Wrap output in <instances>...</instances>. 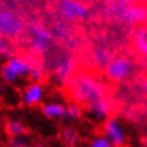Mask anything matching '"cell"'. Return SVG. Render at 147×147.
Segmentation results:
<instances>
[{"label":"cell","mask_w":147,"mask_h":147,"mask_svg":"<svg viewBox=\"0 0 147 147\" xmlns=\"http://www.w3.org/2000/svg\"><path fill=\"white\" fill-rule=\"evenodd\" d=\"M26 56L29 59L30 64H32V70H30V74H29L30 82L42 83V81L45 80V76H46V71H45L44 65L40 63V60L38 59V56H36V54L30 52V53L26 54Z\"/></svg>","instance_id":"obj_15"},{"label":"cell","mask_w":147,"mask_h":147,"mask_svg":"<svg viewBox=\"0 0 147 147\" xmlns=\"http://www.w3.org/2000/svg\"><path fill=\"white\" fill-rule=\"evenodd\" d=\"M74 102L88 106L89 104L107 96V88L96 76L88 71H80L68 83Z\"/></svg>","instance_id":"obj_2"},{"label":"cell","mask_w":147,"mask_h":147,"mask_svg":"<svg viewBox=\"0 0 147 147\" xmlns=\"http://www.w3.org/2000/svg\"><path fill=\"white\" fill-rule=\"evenodd\" d=\"M141 89H142L144 93L147 94V76L142 80V82H141Z\"/></svg>","instance_id":"obj_23"},{"label":"cell","mask_w":147,"mask_h":147,"mask_svg":"<svg viewBox=\"0 0 147 147\" xmlns=\"http://www.w3.org/2000/svg\"><path fill=\"white\" fill-rule=\"evenodd\" d=\"M3 68H4V63L1 62V59H0V80L3 77Z\"/></svg>","instance_id":"obj_24"},{"label":"cell","mask_w":147,"mask_h":147,"mask_svg":"<svg viewBox=\"0 0 147 147\" xmlns=\"http://www.w3.org/2000/svg\"><path fill=\"white\" fill-rule=\"evenodd\" d=\"M4 130L10 138L26 135L27 134V128L23 124V122L16 118H10L6 121L4 124Z\"/></svg>","instance_id":"obj_17"},{"label":"cell","mask_w":147,"mask_h":147,"mask_svg":"<svg viewBox=\"0 0 147 147\" xmlns=\"http://www.w3.org/2000/svg\"><path fill=\"white\" fill-rule=\"evenodd\" d=\"M28 45L30 52L36 56H44L50 52L53 44L52 32L45 24L40 22H32L27 29Z\"/></svg>","instance_id":"obj_3"},{"label":"cell","mask_w":147,"mask_h":147,"mask_svg":"<svg viewBox=\"0 0 147 147\" xmlns=\"http://www.w3.org/2000/svg\"><path fill=\"white\" fill-rule=\"evenodd\" d=\"M113 102L111 99H109L107 96L99 99L94 102L89 104L88 106H86V111H87L89 117L95 121V122H105L112 116L113 112Z\"/></svg>","instance_id":"obj_10"},{"label":"cell","mask_w":147,"mask_h":147,"mask_svg":"<svg viewBox=\"0 0 147 147\" xmlns=\"http://www.w3.org/2000/svg\"><path fill=\"white\" fill-rule=\"evenodd\" d=\"M82 1H84V3L89 4V3H95V1H99V0H82Z\"/></svg>","instance_id":"obj_25"},{"label":"cell","mask_w":147,"mask_h":147,"mask_svg":"<svg viewBox=\"0 0 147 147\" xmlns=\"http://www.w3.org/2000/svg\"><path fill=\"white\" fill-rule=\"evenodd\" d=\"M45 98V87L39 82H29L23 87L21 93V101L28 107L38 106Z\"/></svg>","instance_id":"obj_11"},{"label":"cell","mask_w":147,"mask_h":147,"mask_svg":"<svg viewBox=\"0 0 147 147\" xmlns=\"http://www.w3.org/2000/svg\"><path fill=\"white\" fill-rule=\"evenodd\" d=\"M30 70L32 64L27 56H13L4 62L1 80L6 84L15 86L23 80L29 78Z\"/></svg>","instance_id":"obj_4"},{"label":"cell","mask_w":147,"mask_h":147,"mask_svg":"<svg viewBox=\"0 0 147 147\" xmlns=\"http://www.w3.org/2000/svg\"><path fill=\"white\" fill-rule=\"evenodd\" d=\"M88 147H113L104 135H96L90 140Z\"/></svg>","instance_id":"obj_22"},{"label":"cell","mask_w":147,"mask_h":147,"mask_svg":"<svg viewBox=\"0 0 147 147\" xmlns=\"http://www.w3.org/2000/svg\"><path fill=\"white\" fill-rule=\"evenodd\" d=\"M57 11L62 20L69 23L82 22L90 17V7L82 0H58Z\"/></svg>","instance_id":"obj_6"},{"label":"cell","mask_w":147,"mask_h":147,"mask_svg":"<svg viewBox=\"0 0 147 147\" xmlns=\"http://www.w3.org/2000/svg\"><path fill=\"white\" fill-rule=\"evenodd\" d=\"M41 112L48 119H62L65 117L66 105L59 101H47L41 105Z\"/></svg>","instance_id":"obj_13"},{"label":"cell","mask_w":147,"mask_h":147,"mask_svg":"<svg viewBox=\"0 0 147 147\" xmlns=\"http://www.w3.org/2000/svg\"><path fill=\"white\" fill-rule=\"evenodd\" d=\"M102 135L113 147H123L127 144L128 135L121 118L111 116L102 124Z\"/></svg>","instance_id":"obj_9"},{"label":"cell","mask_w":147,"mask_h":147,"mask_svg":"<svg viewBox=\"0 0 147 147\" xmlns=\"http://www.w3.org/2000/svg\"><path fill=\"white\" fill-rule=\"evenodd\" d=\"M0 7H1V0H0Z\"/></svg>","instance_id":"obj_26"},{"label":"cell","mask_w":147,"mask_h":147,"mask_svg":"<svg viewBox=\"0 0 147 147\" xmlns=\"http://www.w3.org/2000/svg\"><path fill=\"white\" fill-rule=\"evenodd\" d=\"M133 44L136 52L147 58V27H140L135 30L133 36Z\"/></svg>","instance_id":"obj_16"},{"label":"cell","mask_w":147,"mask_h":147,"mask_svg":"<svg viewBox=\"0 0 147 147\" xmlns=\"http://www.w3.org/2000/svg\"><path fill=\"white\" fill-rule=\"evenodd\" d=\"M100 12L105 20L124 26L147 23V5L135 0H104Z\"/></svg>","instance_id":"obj_1"},{"label":"cell","mask_w":147,"mask_h":147,"mask_svg":"<svg viewBox=\"0 0 147 147\" xmlns=\"http://www.w3.org/2000/svg\"><path fill=\"white\" fill-rule=\"evenodd\" d=\"M26 26L17 11L7 6L0 7V36L9 40L18 39L23 35Z\"/></svg>","instance_id":"obj_5"},{"label":"cell","mask_w":147,"mask_h":147,"mask_svg":"<svg viewBox=\"0 0 147 147\" xmlns=\"http://www.w3.org/2000/svg\"><path fill=\"white\" fill-rule=\"evenodd\" d=\"M30 139L26 135H20V136H13L10 138L9 140V147H30Z\"/></svg>","instance_id":"obj_21"},{"label":"cell","mask_w":147,"mask_h":147,"mask_svg":"<svg viewBox=\"0 0 147 147\" xmlns=\"http://www.w3.org/2000/svg\"><path fill=\"white\" fill-rule=\"evenodd\" d=\"M113 59V54L109 47L99 45L95 46L92 51V60L98 68H105V66Z\"/></svg>","instance_id":"obj_14"},{"label":"cell","mask_w":147,"mask_h":147,"mask_svg":"<svg viewBox=\"0 0 147 147\" xmlns=\"http://www.w3.org/2000/svg\"><path fill=\"white\" fill-rule=\"evenodd\" d=\"M134 71V63L133 60L127 56H116L105 68L104 74L105 77L110 82L113 83H122L127 81Z\"/></svg>","instance_id":"obj_7"},{"label":"cell","mask_w":147,"mask_h":147,"mask_svg":"<svg viewBox=\"0 0 147 147\" xmlns=\"http://www.w3.org/2000/svg\"><path fill=\"white\" fill-rule=\"evenodd\" d=\"M75 59L70 53H59L53 59L51 71L54 80L59 84H68L69 81L75 75Z\"/></svg>","instance_id":"obj_8"},{"label":"cell","mask_w":147,"mask_h":147,"mask_svg":"<svg viewBox=\"0 0 147 147\" xmlns=\"http://www.w3.org/2000/svg\"><path fill=\"white\" fill-rule=\"evenodd\" d=\"M15 56V47L11 40L0 36V59L7 60Z\"/></svg>","instance_id":"obj_19"},{"label":"cell","mask_w":147,"mask_h":147,"mask_svg":"<svg viewBox=\"0 0 147 147\" xmlns=\"http://www.w3.org/2000/svg\"><path fill=\"white\" fill-rule=\"evenodd\" d=\"M60 138H62V140L69 146H72L75 145L77 142L78 140V133L77 130L75 129V128L72 127H65L64 129L62 130V133H60Z\"/></svg>","instance_id":"obj_20"},{"label":"cell","mask_w":147,"mask_h":147,"mask_svg":"<svg viewBox=\"0 0 147 147\" xmlns=\"http://www.w3.org/2000/svg\"><path fill=\"white\" fill-rule=\"evenodd\" d=\"M51 32H52V35L54 39H57L62 42H65V44H68L71 39L75 38V34L72 32L71 23L66 22L64 20L54 23Z\"/></svg>","instance_id":"obj_12"},{"label":"cell","mask_w":147,"mask_h":147,"mask_svg":"<svg viewBox=\"0 0 147 147\" xmlns=\"http://www.w3.org/2000/svg\"><path fill=\"white\" fill-rule=\"evenodd\" d=\"M82 106L77 102H71L69 105H66V112H65V117L68 122H76L82 117Z\"/></svg>","instance_id":"obj_18"}]
</instances>
